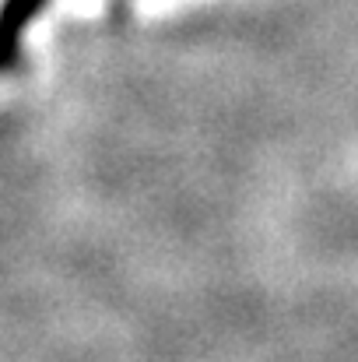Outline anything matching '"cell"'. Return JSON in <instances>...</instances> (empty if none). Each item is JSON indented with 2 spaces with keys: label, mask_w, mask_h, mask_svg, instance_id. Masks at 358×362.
Wrapping results in <instances>:
<instances>
[{
  "label": "cell",
  "mask_w": 358,
  "mask_h": 362,
  "mask_svg": "<svg viewBox=\"0 0 358 362\" xmlns=\"http://www.w3.org/2000/svg\"><path fill=\"white\" fill-rule=\"evenodd\" d=\"M46 0H4L0 7V67L14 64L18 57V39L25 32V25L39 14Z\"/></svg>",
  "instance_id": "cell-1"
}]
</instances>
